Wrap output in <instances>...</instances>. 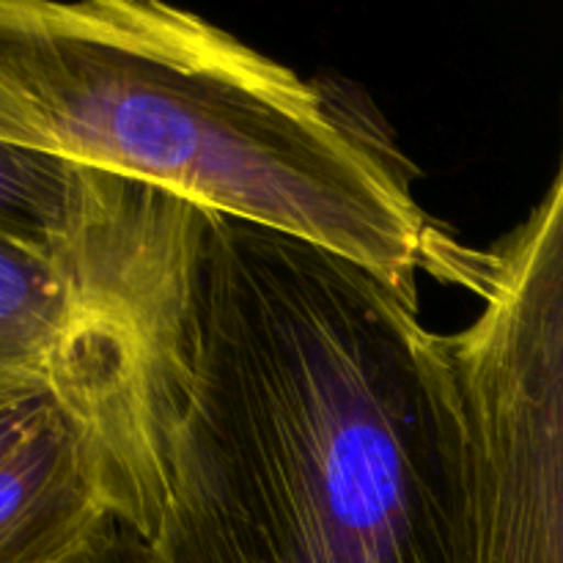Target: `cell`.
<instances>
[{"label":"cell","mask_w":563,"mask_h":563,"mask_svg":"<svg viewBox=\"0 0 563 563\" xmlns=\"http://www.w3.org/2000/svg\"><path fill=\"white\" fill-rule=\"evenodd\" d=\"M130 563H471L460 385L416 284L209 212L163 509Z\"/></svg>","instance_id":"cell-1"},{"label":"cell","mask_w":563,"mask_h":563,"mask_svg":"<svg viewBox=\"0 0 563 563\" xmlns=\"http://www.w3.org/2000/svg\"><path fill=\"white\" fill-rule=\"evenodd\" d=\"M60 405L47 388L33 385H3L0 388V462L42 429Z\"/></svg>","instance_id":"cell-6"},{"label":"cell","mask_w":563,"mask_h":563,"mask_svg":"<svg viewBox=\"0 0 563 563\" xmlns=\"http://www.w3.org/2000/svg\"><path fill=\"white\" fill-rule=\"evenodd\" d=\"M0 143L159 187L394 284L451 236L377 110L154 0H0Z\"/></svg>","instance_id":"cell-2"},{"label":"cell","mask_w":563,"mask_h":563,"mask_svg":"<svg viewBox=\"0 0 563 563\" xmlns=\"http://www.w3.org/2000/svg\"><path fill=\"white\" fill-rule=\"evenodd\" d=\"M141 181L0 143V234L27 245H69L108 220Z\"/></svg>","instance_id":"cell-5"},{"label":"cell","mask_w":563,"mask_h":563,"mask_svg":"<svg viewBox=\"0 0 563 563\" xmlns=\"http://www.w3.org/2000/svg\"><path fill=\"white\" fill-rule=\"evenodd\" d=\"M451 284L482 311L449 333L465 421L471 563H563V130L553 181Z\"/></svg>","instance_id":"cell-3"},{"label":"cell","mask_w":563,"mask_h":563,"mask_svg":"<svg viewBox=\"0 0 563 563\" xmlns=\"http://www.w3.org/2000/svg\"><path fill=\"white\" fill-rule=\"evenodd\" d=\"M121 533L97 460L64 410L0 462V563H99Z\"/></svg>","instance_id":"cell-4"},{"label":"cell","mask_w":563,"mask_h":563,"mask_svg":"<svg viewBox=\"0 0 563 563\" xmlns=\"http://www.w3.org/2000/svg\"><path fill=\"white\" fill-rule=\"evenodd\" d=\"M99 563H130V533H121V539L113 544V550H110Z\"/></svg>","instance_id":"cell-7"}]
</instances>
